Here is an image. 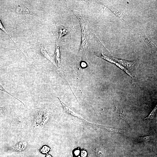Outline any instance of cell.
Returning a JSON list of instances; mask_svg holds the SVG:
<instances>
[{"mask_svg": "<svg viewBox=\"0 0 157 157\" xmlns=\"http://www.w3.org/2000/svg\"><path fill=\"white\" fill-rule=\"evenodd\" d=\"M114 60L117 62L129 72H134L136 65L135 61H129L119 59L115 57H112ZM127 69V70H128Z\"/></svg>", "mask_w": 157, "mask_h": 157, "instance_id": "cell-2", "label": "cell"}, {"mask_svg": "<svg viewBox=\"0 0 157 157\" xmlns=\"http://www.w3.org/2000/svg\"><path fill=\"white\" fill-rule=\"evenodd\" d=\"M40 51L42 54L47 59L56 65L55 62L54 61L53 58L49 54L44 47L42 46L40 47Z\"/></svg>", "mask_w": 157, "mask_h": 157, "instance_id": "cell-7", "label": "cell"}, {"mask_svg": "<svg viewBox=\"0 0 157 157\" xmlns=\"http://www.w3.org/2000/svg\"><path fill=\"white\" fill-rule=\"evenodd\" d=\"M143 38L144 39L145 41L150 47L154 48H156V47L152 43L150 40L148 39L146 36L144 34H142V35Z\"/></svg>", "mask_w": 157, "mask_h": 157, "instance_id": "cell-10", "label": "cell"}, {"mask_svg": "<svg viewBox=\"0 0 157 157\" xmlns=\"http://www.w3.org/2000/svg\"><path fill=\"white\" fill-rule=\"evenodd\" d=\"M0 29L2 30L4 33H5L10 38V39L12 40L13 38L11 37L9 35L8 33L6 31L5 28H4L2 23L0 20Z\"/></svg>", "mask_w": 157, "mask_h": 157, "instance_id": "cell-11", "label": "cell"}, {"mask_svg": "<svg viewBox=\"0 0 157 157\" xmlns=\"http://www.w3.org/2000/svg\"><path fill=\"white\" fill-rule=\"evenodd\" d=\"M100 57L101 58L112 63L115 64V65L118 67L119 68L124 71L127 74L130 76L133 77L134 75L132 73L128 70L126 68H124L123 66L119 63L116 62L114 60L111 59L110 58L105 55L103 52H101Z\"/></svg>", "mask_w": 157, "mask_h": 157, "instance_id": "cell-3", "label": "cell"}, {"mask_svg": "<svg viewBox=\"0 0 157 157\" xmlns=\"http://www.w3.org/2000/svg\"><path fill=\"white\" fill-rule=\"evenodd\" d=\"M77 157H80V156H78Z\"/></svg>", "mask_w": 157, "mask_h": 157, "instance_id": "cell-17", "label": "cell"}, {"mask_svg": "<svg viewBox=\"0 0 157 157\" xmlns=\"http://www.w3.org/2000/svg\"><path fill=\"white\" fill-rule=\"evenodd\" d=\"M72 27V26H65L62 25H60L58 26V41L62 36L69 32Z\"/></svg>", "mask_w": 157, "mask_h": 157, "instance_id": "cell-6", "label": "cell"}, {"mask_svg": "<svg viewBox=\"0 0 157 157\" xmlns=\"http://www.w3.org/2000/svg\"><path fill=\"white\" fill-rule=\"evenodd\" d=\"M49 150V148L47 146H44L42 147L41 150V152L44 154L47 153Z\"/></svg>", "mask_w": 157, "mask_h": 157, "instance_id": "cell-12", "label": "cell"}, {"mask_svg": "<svg viewBox=\"0 0 157 157\" xmlns=\"http://www.w3.org/2000/svg\"><path fill=\"white\" fill-rule=\"evenodd\" d=\"M74 13L79 21L81 28V42L79 51V53L83 54L88 46V26L83 17L77 12L74 11Z\"/></svg>", "mask_w": 157, "mask_h": 157, "instance_id": "cell-1", "label": "cell"}, {"mask_svg": "<svg viewBox=\"0 0 157 157\" xmlns=\"http://www.w3.org/2000/svg\"><path fill=\"white\" fill-rule=\"evenodd\" d=\"M156 110L157 105H156L150 114L148 116L145 118L144 119H153L156 115Z\"/></svg>", "mask_w": 157, "mask_h": 157, "instance_id": "cell-9", "label": "cell"}, {"mask_svg": "<svg viewBox=\"0 0 157 157\" xmlns=\"http://www.w3.org/2000/svg\"><path fill=\"white\" fill-rule=\"evenodd\" d=\"M87 155V153L85 151L83 150L82 151L81 153V157H86Z\"/></svg>", "mask_w": 157, "mask_h": 157, "instance_id": "cell-13", "label": "cell"}, {"mask_svg": "<svg viewBox=\"0 0 157 157\" xmlns=\"http://www.w3.org/2000/svg\"><path fill=\"white\" fill-rule=\"evenodd\" d=\"M74 153L76 156H77L79 154V151L78 150H76L74 151Z\"/></svg>", "mask_w": 157, "mask_h": 157, "instance_id": "cell-15", "label": "cell"}, {"mask_svg": "<svg viewBox=\"0 0 157 157\" xmlns=\"http://www.w3.org/2000/svg\"><path fill=\"white\" fill-rule=\"evenodd\" d=\"M155 137L153 135H148L139 137L137 139L140 141L145 142L150 141L154 139Z\"/></svg>", "mask_w": 157, "mask_h": 157, "instance_id": "cell-8", "label": "cell"}, {"mask_svg": "<svg viewBox=\"0 0 157 157\" xmlns=\"http://www.w3.org/2000/svg\"><path fill=\"white\" fill-rule=\"evenodd\" d=\"M15 12L19 14L35 15L34 13L27 6L21 5H18L16 7Z\"/></svg>", "mask_w": 157, "mask_h": 157, "instance_id": "cell-4", "label": "cell"}, {"mask_svg": "<svg viewBox=\"0 0 157 157\" xmlns=\"http://www.w3.org/2000/svg\"><path fill=\"white\" fill-rule=\"evenodd\" d=\"M54 57L55 61L56 66L58 69H60L61 68V58L59 47L58 43H57L56 45Z\"/></svg>", "mask_w": 157, "mask_h": 157, "instance_id": "cell-5", "label": "cell"}, {"mask_svg": "<svg viewBox=\"0 0 157 157\" xmlns=\"http://www.w3.org/2000/svg\"><path fill=\"white\" fill-rule=\"evenodd\" d=\"M87 66V64L85 62H82L81 63V66L83 68Z\"/></svg>", "mask_w": 157, "mask_h": 157, "instance_id": "cell-14", "label": "cell"}, {"mask_svg": "<svg viewBox=\"0 0 157 157\" xmlns=\"http://www.w3.org/2000/svg\"><path fill=\"white\" fill-rule=\"evenodd\" d=\"M46 157H52V156L50 155L47 154Z\"/></svg>", "mask_w": 157, "mask_h": 157, "instance_id": "cell-16", "label": "cell"}]
</instances>
